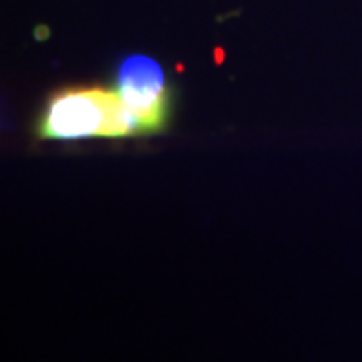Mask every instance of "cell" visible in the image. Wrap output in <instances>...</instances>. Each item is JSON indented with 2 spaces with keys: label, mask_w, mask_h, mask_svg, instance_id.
Returning a JSON list of instances; mask_svg holds the SVG:
<instances>
[{
  "label": "cell",
  "mask_w": 362,
  "mask_h": 362,
  "mask_svg": "<svg viewBox=\"0 0 362 362\" xmlns=\"http://www.w3.org/2000/svg\"><path fill=\"white\" fill-rule=\"evenodd\" d=\"M40 137L85 139L135 135L127 107L119 90L89 87L54 95L40 117Z\"/></svg>",
  "instance_id": "6da1fadb"
},
{
  "label": "cell",
  "mask_w": 362,
  "mask_h": 362,
  "mask_svg": "<svg viewBox=\"0 0 362 362\" xmlns=\"http://www.w3.org/2000/svg\"><path fill=\"white\" fill-rule=\"evenodd\" d=\"M119 95L127 107L135 133H153L165 127L169 90L161 66L153 59L135 54L119 69Z\"/></svg>",
  "instance_id": "7a4b0ae2"
}]
</instances>
